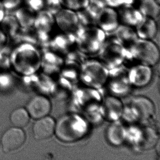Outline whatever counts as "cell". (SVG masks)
I'll return each instance as SVG.
<instances>
[{
  "instance_id": "6da1fadb",
  "label": "cell",
  "mask_w": 160,
  "mask_h": 160,
  "mask_svg": "<svg viewBox=\"0 0 160 160\" xmlns=\"http://www.w3.org/2000/svg\"><path fill=\"white\" fill-rule=\"evenodd\" d=\"M89 124L82 116L69 114L61 117L55 126L58 138L65 142H73L82 139L88 134Z\"/></svg>"
},
{
  "instance_id": "7a4b0ae2",
  "label": "cell",
  "mask_w": 160,
  "mask_h": 160,
  "mask_svg": "<svg viewBox=\"0 0 160 160\" xmlns=\"http://www.w3.org/2000/svg\"><path fill=\"white\" fill-rule=\"evenodd\" d=\"M107 35L97 26L84 27L77 38V48L86 56L98 55Z\"/></svg>"
},
{
  "instance_id": "3957f363",
  "label": "cell",
  "mask_w": 160,
  "mask_h": 160,
  "mask_svg": "<svg viewBox=\"0 0 160 160\" xmlns=\"http://www.w3.org/2000/svg\"><path fill=\"white\" fill-rule=\"evenodd\" d=\"M130 59L137 61L139 64L152 66L159 61V48L152 40L138 38L127 48Z\"/></svg>"
},
{
  "instance_id": "277c9868",
  "label": "cell",
  "mask_w": 160,
  "mask_h": 160,
  "mask_svg": "<svg viewBox=\"0 0 160 160\" xmlns=\"http://www.w3.org/2000/svg\"><path fill=\"white\" fill-rule=\"evenodd\" d=\"M111 35L107 36L98 55L107 64L118 65L127 59L128 50L117 38Z\"/></svg>"
},
{
  "instance_id": "5b68a950",
  "label": "cell",
  "mask_w": 160,
  "mask_h": 160,
  "mask_svg": "<svg viewBox=\"0 0 160 160\" xmlns=\"http://www.w3.org/2000/svg\"><path fill=\"white\" fill-rule=\"evenodd\" d=\"M54 16L56 25L62 32L72 34L77 38L83 31L84 27L74 11L62 8Z\"/></svg>"
},
{
  "instance_id": "8992f818",
  "label": "cell",
  "mask_w": 160,
  "mask_h": 160,
  "mask_svg": "<svg viewBox=\"0 0 160 160\" xmlns=\"http://www.w3.org/2000/svg\"><path fill=\"white\" fill-rule=\"evenodd\" d=\"M127 114L132 120L146 121L154 115V107L152 102L145 97L137 96L130 102L127 108Z\"/></svg>"
},
{
  "instance_id": "52a82bcc",
  "label": "cell",
  "mask_w": 160,
  "mask_h": 160,
  "mask_svg": "<svg viewBox=\"0 0 160 160\" xmlns=\"http://www.w3.org/2000/svg\"><path fill=\"white\" fill-rule=\"evenodd\" d=\"M120 24L116 9L105 7L98 12L96 26L102 30L107 36L113 34Z\"/></svg>"
},
{
  "instance_id": "ba28073f",
  "label": "cell",
  "mask_w": 160,
  "mask_h": 160,
  "mask_svg": "<svg viewBox=\"0 0 160 160\" xmlns=\"http://www.w3.org/2000/svg\"><path fill=\"white\" fill-rule=\"evenodd\" d=\"M26 140V135L21 128L12 127L5 131L2 137L3 152H10L21 148Z\"/></svg>"
},
{
  "instance_id": "9c48e42d",
  "label": "cell",
  "mask_w": 160,
  "mask_h": 160,
  "mask_svg": "<svg viewBox=\"0 0 160 160\" xmlns=\"http://www.w3.org/2000/svg\"><path fill=\"white\" fill-rule=\"evenodd\" d=\"M49 48L54 52L67 55L77 48V38L72 34L61 32L50 38Z\"/></svg>"
},
{
  "instance_id": "30bf717a",
  "label": "cell",
  "mask_w": 160,
  "mask_h": 160,
  "mask_svg": "<svg viewBox=\"0 0 160 160\" xmlns=\"http://www.w3.org/2000/svg\"><path fill=\"white\" fill-rule=\"evenodd\" d=\"M51 108L50 101L42 95H37L32 98L26 107L30 117L36 119L48 116Z\"/></svg>"
},
{
  "instance_id": "8fae6325",
  "label": "cell",
  "mask_w": 160,
  "mask_h": 160,
  "mask_svg": "<svg viewBox=\"0 0 160 160\" xmlns=\"http://www.w3.org/2000/svg\"><path fill=\"white\" fill-rule=\"evenodd\" d=\"M120 24L135 28L141 21L144 16L138 8L130 4H125L116 9Z\"/></svg>"
},
{
  "instance_id": "7c38bea8",
  "label": "cell",
  "mask_w": 160,
  "mask_h": 160,
  "mask_svg": "<svg viewBox=\"0 0 160 160\" xmlns=\"http://www.w3.org/2000/svg\"><path fill=\"white\" fill-rule=\"evenodd\" d=\"M55 122L53 118L47 116L38 119L32 127L33 136L36 140L47 139L55 133Z\"/></svg>"
},
{
  "instance_id": "4fadbf2b",
  "label": "cell",
  "mask_w": 160,
  "mask_h": 160,
  "mask_svg": "<svg viewBox=\"0 0 160 160\" xmlns=\"http://www.w3.org/2000/svg\"><path fill=\"white\" fill-rule=\"evenodd\" d=\"M123 110L124 108L121 102L113 96L106 98L101 108L104 118L112 122L118 121L123 115Z\"/></svg>"
},
{
  "instance_id": "5bb4252c",
  "label": "cell",
  "mask_w": 160,
  "mask_h": 160,
  "mask_svg": "<svg viewBox=\"0 0 160 160\" xmlns=\"http://www.w3.org/2000/svg\"><path fill=\"white\" fill-rule=\"evenodd\" d=\"M56 25L55 16L46 10L36 13L33 27L40 32L50 35Z\"/></svg>"
},
{
  "instance_id": "9a60e30c",
  "label": "cell",
  "mask_w": 160,
  "mask_h": 160,
  "mask_svg": "<svg viewBox=\"0 0 160 160\" xmlns=\"http://www.w3.org/2000/svg\"><path fill=\"white\" fill-rule=\"evenodd\" d=\"M134 28L138 38L144 40H152L156 36L158 31L155 19L145 17Z\"/></svg>"
},
{
  "instance_id": "2e32d148",
  "label": "cell",
  "mask_w": 160,
  "mask_h": 160,
  "mask_svg": "<svg viewBox=\"0 0 160 160\" xmlns=\"http://www.w3.org/2000/svg\"><path fill=\"white\" fill-rule=\"evenodd\" d=\"M106 137L108 142L113 146H120L127 138V132L122 124L116 121L108 126Z\"/></svg>"
},
{
  "instance_id": "e0dca14e",
  "label": "cell",
  "mask_w": 160,
  "mask_h": 160,
  "mask_svg": "<svg viewBox=\"0 0 160 160\" xmlns=\"http://www.w3.org/2000/svg\"><path fill=\"white\" fill-rule=\"evenodd\" d=\"M130 73V82L137 86H145L149 81L151 76L150 66L139 64L133 67Z\"/></svg>"
},
{
  "instance_id": "ac0fdd59",
  "label": "cell",
  "mask_w": 160,
  "mask_h": 160,
  "mask_svg": "<svg viewBox=\"0 0 160 160\" xmlns=\"http://www.w3.org/2000/svg\"><path fill=\"white\" fill-rule=\"evenodd\" d=\"M101 9L97 5L89 3L87 7L75 12L83 27H92L96 26L97 14Z\"/></svg>"
},
{
  "instance_id": "d6986e66",
  "label": "cell",
  "mask_w": 160,
  "mask_h": 160,
  "mask_svg": "<svg viewBox=\"0 0 160 160\" xmlns=\"http://www.w3.org/2000/svg\"><path fill=\"white\" fill-rule=\"evenodd\" d=\"M112 35L126 48L138 39L134 28L122 24H120Z\"/></svg>"
},
{
  "instance_id": "ffe728a7",
  "label": "cell",
  "mask_w": 160,
  "mask_h": 160,
  "mask_svg": "<svg viewBox=\"0 0 160 160\" xmlns=\"http://www.w3.org/2000/svg\"><path fill=\"white\" fill-rule=\"evenodd\" d=\"M36 15V12L26 5L18 8L14 14L20 28H22L33 27Z\"/></svg>"
},
{
  "instance_id": "44dd1931",
  "label": "cell",
  "mask_w": 160,
  "mask_h": 160,
  "mask_svg": "<svg viewBox=\"0 0 160 160\" xmlns=\"http://www.w3.org/2000/svg\"><path fill=\"white\" fill-rule=\"evenodd\" d=\"M20 28L18 21L13 14H6L0 23V29L9 39L13 38Z\"/></svg>"
},
{
  "instance_id": "7402d4cb",
  "label": "cell",
  "mask_w": 160,
  "mask_h": 160,
  "mask_svg": "<svg viewBox=\"0 0 160 160\" xmlns=\"http://www.w3.org/2000/svg\"><path fill=\"white\" fill-rule=\"evenodd\" d=\"M137 8L145 17L155 19L160 14V4L155 0H143Z\"/></svg>"
},
{
  "instance_id": "603a6c76",
  "label": "cell",
  "mask_w": 160,
  "mask_h": 160,
  "mask_svg": "<svg viewBox=\"0 0 160 160\" xmlns=\"http://www.w3.org/2000/svg\"><path fill=\"white\" fill-rule=\"evenodd\" d=\"M30 117L26 109L19 108L15 109L11 113L10 121L14 127L22 128L28 124Z\"/></svg>"
},
{
  "instance_id": "cb8c5ba5",
  "label": "cell",
  "mask_w": 160,
  "mask_h": 160,
  "mask_svg": "<svg viewBox=\"0 0 160 160\" xmlns=\"http://www.w3.org/2000/svg\"><path fill=\"white\" fill-rule=\"evenodd\" d=\"M62 8L77 12L87 7L89 0H60Z\"/></svg>"
},
{
  "instance_id": "d4e9b609",
  "label": "cell",
  "mask_w": 160,
  "mask_h": 160,
  "mask_svg": "<svg viewBox=\"0 0 160 160\" xmlns=\"http://www.w3.org/2000/svg\"><path fill=\"white\" fill-rule=\"evenodd\" d=\"M2 2L6 14L14 15L18 8L24 5V0H3Z\"/></svg>"
},
{
  "instance_id": "484cf974",
  "label": "cell",
  "mask_w": 160,
  "mask_h": 160,
  "mask_svg": "<svg viewBox=\"0 0 160 160\" xmlns=\"http://www.w3.org/2000/svg\"><path fill=\"white\" fill-rule=\"evenodd\" d=\"M44 10L55 15L62 8L60 0H44Z\"/></svg>"
},
{
  "instance_id": "4316f807",
  "label": "cell",
  "mask_w": 160,
  "mask_h": 160,
  "mask_svg": "<svg viewBox=\"0 0 160 160\" xmlns=\"http://www.w3.org/2000/svg\"><path fill=\"white\" fill-rule=\"evenodd\" d=\"M106 7H111L117 9L125 4H130L134 6V0H102Z\"/></svg>"
},
{
  "instance_id": "83f0119b",
  "label": "cell",
  "mask_w": 160,
  "mask_h": 160,
  "mask_svg": "<svg viewBox=\"0 0 160 160\" xmlns=\"http://www.w3.org/2000/svg\"><path fill=\"white\" fill-rule=\"evenodd\" d=\"M24 3L36 13L44 10V0H24Z\"/></svg>"
},
{
  "instance_id": "f1b7e54d",
  "label": "cell",
  "mask_w": 160,
  "mask_h": 160,
  "mask_svg": "<svg viewBox=\"0 0 160 160\" xmlns=\"http://www.w3.org/2000/svg\"><path fill=\"white\" fill-rule=\"evenodd\" d=\"M8 40L9 38L0 29V47L6 45L8 43Z\"/></svg>"
},
{
  "instance_id": "f546056e",
  "label": "cell",
  "mask_w": 160,
  "mask_h": 160,
  "mask_svg": "<svg viewBox=\"0 0 160 160\" xmlns=\"http://www.w3.org/2000/svg\"><path fill=\"white\" fill-rule=\"evenodd\" d=\"M6 14V12H5L3 3L0 1V23H1Z\"/></svg>"
},
{
  "instance_id": "4dcf8cb0",
  "label": "cell",
  "mask_w": 160,
  "mask_h": 160,
  "mask_svg": "<svg viewBox=\"0 0 160 160\" xmlns=\"http://www.w3.org/2000/svg\"><path fill=\"white\" fill-rule=\"evenodd\" d=\"M134 6L137 7L138 4L143 1V0H134Z\"/></svg>"
},
{
  "instance_id": "1f68e13d",
  "label": "cell",
  "mask_w": 160,
  "mask_h": 160,
  "mask_svg": "<svg viewBox=\"0 0 160 160\" xmlns=\"http://www.w3.org/2000/svg\"><path fill=\"white\" fill-rule=\"evenodd\" d=\"M155 1L156 2H158V3H159L160 4V0H155Z\"/></svg>"
}]
</instances>
